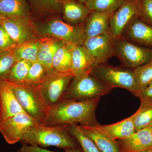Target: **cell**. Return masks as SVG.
<instances>
[{
    "instance_id": "15",
    "label": "cell",
    "mask_w": 152,
    "mask_h": 152,
    "mask_svg": "<svg viewBox=\"0 0 152 152\" xmlns=\"http://www.w3.org/2000/svg\"><path fill=\"white\" fill-rule=\"evenodd\" d=\"M62 7V20L73 26L85 25L91 11L84 3L77 0H60Z\"/></svg>"
},
{
    "instance_id": "38",
    "label": "cell",
    "mask_w": 152,
    "mask_h": 152,
    "mask_svg": "<svg viewBox=\"0 0 152 152\" xmlns=\"http://www.w3.org/2000/svg\"><path fill=\"white\" fill-rule=\"evenodd\" d=\"M77 1H79L80 2L83 3H85L86 2V1H87V0H77Z\"/></svg>"
},
{
    "instance_id": "3",
    "label": "cell",
    "mask_w": 152,
    "mask_h": 152,
    "mask_svg": "<svg viewBox=\"0 0 152 152\" xmlns=\"http://www.w3.org/2000/svg\"><path fill=\"white\" fill-rule=\"evenodd\" d=\"M6 81L10 86L24 111L42 124L49 106L44 97L39 86L25 82L16 83Z\"/></svg>"
},
{
    "instance_id": "19",
    "label": "cell",
    "mask_w": 152,
    "mask_h": 152,
    "mask_svg": "<svg viewBox=\"0 0 152 152\" xmlns=\"http://www.w3.org/2000/svg\"><path fill=\"white\" fill-rule=\"evenodd\" d=\"M96 66L94 58L83 45L75 47L72 56V72L75 77L91 73Z\"/></svg>"
},
{
    "instance_id": "20",
    "label": "cell",
    "mask_w": 152,
    "mask_h": 152,
    "mask_svg": "<svg viewBox=\"0 0 152 152\" xmlns=\"http://www.w3.org/2000/svg\"><path fill=\"white\" fill-rule=\"evenodd\" d=\"M63 42L62 41L52 37L45 36L41 37L37 61L44 66L48 73L54 71L52 66L53 58Z\"/></svg>"
},
{
    "instance_id": "12",
    "label": "cell",
    "mask_w": 152,
    "mask_h": 152,
    "mask_svg": "<svg viewBox=\"0 0 152 152\" xmlns=\"http://www.w3.org/2000/svg\"><path fill=\"white\" fill-rule=\"evenodd\" d=\"M137 16L134 0H126L112 14L109 32L114 39L121 37L129 23Z\"/></svg>"
},
{
    "instance_id": "4",
    "label": "cell",
    "mask_w": 152,
    "mask_h": 152,
    "mask_svg": "<svg viewBox=\"0 0 152 152\" xmlns=\"http://www.w3.org/2000/svg\"><path fill=\"white\" fill-rule=\"evenodd\" d=\"M112 90L91 73L84 74L74 77L64 99L85 100L101 98L108 94Z\"/></svg>"
},
{
    "instance_id": "9",
    "label": "cell",
    "mask_w": 152,
    "mask_h": 152,
    "mask_svg": "<svg viewBox=\"0 0 152 152\" xmlns=\"http://www.w3.org/2000/svg\"><path fill=\"white\" fill-rule=\"evenodd\" d=\"M39 124L26 112H22L0 122V132L9 144L20 142L30 128Z\"/></svg>"
},
{
    "instance_id": "23",
    "label": "cell",
    "mask_w": 152,
    "mask_h": 152,
    "mask_svg": "<svg viewBox=\"0 0 152 152\" xmlns=\"http://www.w3.org/2000/svg\"><path fill=\"white\" fill-rule=\"evenodd\" d=\"M86 135L92 140L102 152H120L116 143L99 132L93 126L79 125Z\"/></svg>"
},
{
    "instance_id": "1",
    "label": "cell",
    "mask_w": 152,
    "mask_h": 152,
    "mask_svg": "<svg viewBox=\"0 0 152 152\" xmlns=\"http://www.w3.org/2000/svg\"><path fill=\"white\" fill-rule=\"evenodd\" d=\"M100 100L99 97L85 100L64 99L49 107L42 124L95 126L99 124L96 111Z\"/></svg>"
},
{
    "instance_id": "30",
    "label": "cell",
    "mask_w": 152,
    "mask_h": 152,
    "mask_svg": "<svg viewBox=\"0 0 152 152\" xmlns=\"http://www.w3.org/2000/svg\"><path fill=\"white\" fill-rule=\"evenodd\" d=\"M48 73L44 66L37 61L32 64L24 82L39 86L45 80Z\"/></svg>"
},
{
    "instance_id": "34",
    "label": "cell",
    "mask_w": 152,
    "mask_h": 152,
    "mask_svg": "<svg viewBox=\"0 0 152 152\" xmlns=\"http://www.w3.org/2000/svg\"><path fill=\"white\" fill-rule=\"evenodd\" d=\"M16 45L4 28L0 24V52L7 51L13 50Z\"/></svg>"
},
{
    "instance_id": "22",
    "label": "cell",
    "mask_w": 152,
    "mask_h": 152,
    "mask_svg": "<svg viewBox=\"0 0 152 152\" xmlns=\"http://www.w3.org/2000/svg\"><path fill=\"white\" fill-rule=\"evenodd\" d=\"M76 45H77L64 42L60 46L52 61L54 70L62 73L73 74L72 72V53Z\"/></svg>"
},
{
    "instance_id": "37",
    "label": "cell",
    "mask_w": 152,
    "mask_h": 152,
    "mask_svg": "<svg viewBox=\"0 0 152 152\" xmlns=\"http://www.w3.org/2000/svg\"><path fill=\"white\" fill-rule=\"evenodd\" d=\"M134 152H152V148L142 150V151H138Z\"/></svg>"
},
{
    "instance_id": "27",
    "label": "cell",
    "mask_w": 152,
    "mask_h": 152,
    "mask_svg": "<svg viewBox=\"0 0 152 152\" xmlns=\"http://www.w3.org/2000/svg\"><path fill=\"white\" fill-rule=\"evenodd\" d=\"M68 129L71 134L78 142L83 152H102L92 140L82 131L79 125L68 126Z\"/></svg>"
},
{
    "instance_id": "11",
    "label": "cell",
    "mask_w": 152,
    "mask_h": 152,
    "mask_svg": "<svg viewBox=\"0 0 152 152\" xmlns=\"http://www.w3.org/2000/svg\"><path fill=\"white\" fill-rule=\"evenodd\" d=\"M115 39L109 32L85 39L83 46L94 58L96 66L115 56Z\"/></svg>"
},
{
    "instance_id": "8",
    "label": "cell",
    "mask_w": 152,
    "mask_h": 152,
    "mask_svg": "<svg viewBox=\"0 0 152 152\" xmlns=\"http://www.w3.org/2000/svg\"><path fill=\"white\" fill-rule=\"evenodd\" d=\"M74 77L72 74L62 73L54 70L48 73L45 80L39 86L49 107L64 99Z\"/></svg>"
},
{
    "instance_id": "31",
    "label": "cell",
    "mask_w": 152,
    "mask_h": 152,
    "mask_svg": "<svg viewBox=\"0 0 152 152\" xmlns=\"http://www.w3.org/2000/svg\"><path fill=\"white\" fill-rule=\"evenodd\" d=\"M14 49L0 52V80H5L12 68L18 61Z\"/></svg>"
},
{
    "instance_id": "32",
    "label": "cell",
    "mask_w": 152,
    "mask_h": 152,
    "mask_svg": "<svg viewBox=\"0 0 152 152\" xmlns=\"http://www.w3.org/2000/svg\"><path fill=\"white\" fill-rule=\"evenodd\" d=\"M134 118L135 131L144 129L152 124V105L140 107Z\"/></svg>"
},
{
    "instance_id": "26",
    "label": "cell",
    "mask_w": 152,
    "mask_h": 152,
    "mask_svg": "<svg viewBox=\"0 0 152 152\" xmlns=\"http://www.w3.org/2000/svg\"><path fill=\"white\" fill-rule=\"evenodd\" d=\"M30 9L37 13L54 16L62 13L60 0H27Z\"/></svg>"
},
{
    "instance_id": "35",
    "label": "cell",
    "mask_w": 152,
    "mask_h": 152,
    "mask_svg": "<svg viewBox=\"0 0 152 152\" xmlns=\"http://www.w3.org/2000/svg\"><path fill=\"white\" fill-rule=\"evenodd\" d=\"M137 97L140 101V107L152 105V82Z\"/></svg>"
},
{
    "instance_id": "21",
    "label": "cell",
    "mask_w": 152,
    "mask_h": 152,
    "mask_svg": "<svg viewBox=\"0 0 152 152\" xmlns=\"http://www.w3.org/2000/svg\"><path fill=\"white\" fill-rule=\"evenodd\" d=\"M0 16L2 18H31L27 0H0Z\"/></svg>"
},
{
    "instance_id": "29",
    "label": "cell",
    "mask_w": 152,
    "mask_h": 152,
    "mask_svg": "<svg viewBox=\"0 0 152 152\" xmlns=\"http://www.w3.org/2000/svg\"><path fill=\"white\" fill-rule=\"evenodd\" d=\"M126 0H87L85 3L91 11L106 12L115 11Z\"/></svg>"
},
{
    "instance_id": "24",
    "label": "cell",
    "mask_w": 152,
    "mask_h": 152,
    "mask_svg": "<svg viewBox=\"0 0 152 152\" xmlns=\"http://www.w3.org/2000/svg\"><path fill=\"white\" fill-rule=\"evenodd\" d=\"M41 37L30 40L16 46L14 50L18 61L27 60L32 63L37 61Z\"/></svg>"
},
{
    "instance_id": "40",
    "label": "cell",
    "mask_w": 152,
    "mask_h": 152,
    "mask_svg": "<svg viewBox=\"0 0 152 152\" xmlns=\"http://www.w3.org/2000/svg\"><path fill=\"white\" fill-rule=\"evenodd\" d=\"M151 134H152V128L151 129Z\"/></svg>"
},
{
    "instance_id": "14",
    "label": "cell",
    "mask_w": 152,
    "mask_h": 152,
    "mask_svg": "<svg viewBox=\"0 0 152 152\" xmlns=\"http://www.w3.org/2000/svg\"><path fill=\"white\" fill-rule=\"evenodd\" d=\"M22 112H25L19 104L7 82L0 80V122Z\"/></svg>"
},
{
    "instance_id": "16",
    "label": "cell",
    "mask_w": 152,
    "mask_h": 152,
    "mask_svg": "<svg viewBox=\"0 0 152 152\" xmlns=\"http://www.w3.org/2000/svg\"><path fill=\"white\" fill-rule=\"evenodd\" d=\"M125 34L128 39L152 48V26L138 16L129 23L124 34Z\"/></svg>"
},
{
    "instance_id": "39",
    "label": "cell",
    "mask_w": 152,
    "mask_h": 152,
    "mask_svg": "<svg viewBox=\"0 0 152 152\" xmlns=\"http://www.w3.org/2000/svg\"><path fill=\"white\" fill-rule=\"evenodd\" d=\"M1 19H2V18L0 16V20H1Z\"/></svg>"
},
{
    "instance_id": "36",
    "label": "cell",
    "mask_w": 152,
    "mask_h": 152,
    "mask_svg": "<svg viewBox=\"0 0 152 152\" xmlns=\"http://www.w3.org/2000/svg\"><path fill=\"white\" fill-rule=\"evenodd\" d=\"M17 152H59L53 151L45 149L37 146L30 145H23ZM64 152H83L80 148L70 149L65 150Z\"/></svg>"
},
{
    "instance_id": "6",
    "label": "cell",
    "mask_w": 152,
    "mask_h": 152,
    "mask_svg": "<svg viewBox=\"0 0 152 152\" xmlns=\"http://www.w3.org/2000/svg\"><path fill=\"white\" fill-rule=\"evenodd\" d=\"M91 74L112 89L122 88L134 96V79L132 69L113 66L104 63L95 66Z\"/></svg>"
},
{
    "instance_id": "10",
    "label": "cell",
    "mask_w": 152,
    "mask_h": 152,
    "mask_svg": "<svg viewBox=\"0 0 152 152\" xmlns=\"http://www.w3.org/2000/svg\"><path fill=\"white\" fill-rule=\"evenodd\" d=\"M0 24L4 28L16 45L42 37L38 31L37 25L31 18H2L0 20Z\"/></svg>"
},
{
    "instance_id": "17",
    "label": "cell",
    "mask_w": 152,
    "mask_h": 152,
    "mask_svg": "<svg viewBox=\"0 0 152 152\" xmlns=\"http://www.w3.org/2000/svg\"><path fill=\"white\" fill-rule=\"evenodd\" d=\"M136 113L129 118L115 124L109 125L98 124L93 126L99 132L115 141L127 137L135 132L134 118Z\"/></svg>"
},
{
    "instance_id": "13",
    "label": "cell",
    "mask_w": 152,
    "mask_h": 152,
    "mask_svg": "<svg viewBox=\"0 0 152 152\" xmlns=\"http://www.w3.org/2000/svg\"><path fill=\"white\" fill-rule=\"evenodd\" d=\"M152 124L115 141L120 152H134L152 148Z\"/></svg>"
},
{
    "instance_id": "25",
    "label": "cell",
    "mask_w": 152,
    "mask_h": 152,
    "mask_svg": "<svg viewBox=\"0 0 152 152\" xmlns=\"http://www.w3.org/2000/svg\"><path fill=\"white\" fill-rule=\"evenodd\" d=\"M135 94L138 97L152 82V61L134 69Z\"/></svg>"
},
{
    "instance_id": "18",
    "label": "cell",
    "mask_w": 152,
    "mask_h": 152,
    "mask_svg": "<svg viewBox=\"0 0 152 152\" xmlns=\"http://www.w3.org/2000/svg\"><path fill=\"white\" fill-rule=\"evenodd\" d=\"M114 11L106 12L91 11L85 21V39L109 32L110 18Z\"/></svg>"
},
{
    "instance_id": "33",
    "label": "cell",
    "mask_w": 152,
    "mask_h": 152,
    "mask_svg": "<svg viewBox=\"0 0 152 152\" xmlns=\"http://www.w3.org/2000/svg\"><path fill=\"white\" fill-rule=\"evenodd\" d=\"M138 16L152 26V0H134Z\"/></svg>"
},
{
    "instance_id": "7",
    "label": "cell",
    "mask_w": 152,
    "mask_h": 152,
    "mask_svg": "<svg viewBox=\"0 0 152 152\" xmlns=\"http://www.w3.org/2000/svg\"><path fill=\"white\" fill-rule=\"evenodd\" d=\"M115 56L126 67L131 69L152 61V48L141 47L125 37L115 39Z\"/></svg>"
},
{
    "instance_id": "28",
    "label": "cell",
    "mask_w": 152,
    "mask_h": 152,
    "mask_svg": "<svg viewBox=\"0 0 152 152\" xmlns=\"http://www.w3.org/2000/svg\"><path fill=\"white\" fill-rule=\"evenodd\" d=\"M32 63L27 60H21L15 63L5 80L20 83L25 82Z\"/></svg>"
},
{
    "instance_id": "5",
    "label": "cell",
    "mask_w": 152,
    "mask_h": 152,
    "mask_svg": "<svg viewBox=\"0 0 152 152\" xmlns=\"http://www.w3.org/2000/svg\"><path fill=\"white\" fill-rule=\"evenodd\" d=\"M37 27L41 37L57 38L64 42L83 45L85 39V25L73 26L58 17H52Z\"/></svg>"
},
{
    "instance_id": "2",
    "label": "cell",
    "mask_w": 152,
    "mask_h": 152,
    "mask_svg": "<svg viewBox=\"0 0 152 152\" xmlns=\"http://www.w3.org/2000/svg\"><path fill=\"white\" fill-rule=\"evenodd\" d=\"M20 142L23 145L42 148L54 146L66 150L80 148L67 125L51 126L38 124L30 128Z\"/></svg>"
}]
</instances>
